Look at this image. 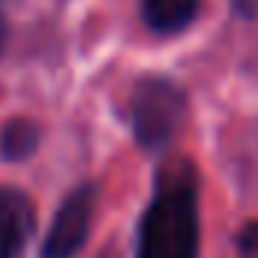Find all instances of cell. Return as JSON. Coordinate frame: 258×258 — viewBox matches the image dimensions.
Here are the masks:
<instances>
[{
    "mask_svg": "<svg viewBox=\"0 0 258 258\" xmlns=\"http://www.w3.org/2000/svg\"><path fill=\"white\" fill-rule=\"evenodd\" d=\"M198 174L189 159H171L156 174L135 258H198Z\"/></svg>",
    "mask_w": 258,
    "mask_h": 258,
    "instance_id": "obj_1",
    "label": "cell"
},
{
    "mask_svg": "<svg viewBox=\"0 0 258 258\" xmlns=\"http://www.w3.org/2000/svg\"><path fill=\"white\" fill-rule=\"evenodd\" d=\"M186 120L183 90L159 75H144L135 81L129 96V123L135 141L144 150H162Z\"/></svg>",
    "mask_w": 258,
    "mask_h": 258,
    "instance_id": "obj_2",
    "label": "cell"
},
{
    "mask_svg": "<svg viewBox=\"0 0 258 258\" xmlns=\"http://www.w3.org/2000/svg\"><path fill=\"white\" fill-rule=\"evenodd\" d=\"M96 204L99 192L93 183H81L63 198V204L57 207L51 228L45 234L42 243V258H75L81 252V246L90 237V225L96 216Z\"/></svg>",
    "mask_w": 258,
    "mask_h": 258,
    "instance_id": "obj_3",
    "label": "cell"
},
{
    "mask_svg": "<svg viewBox=\"0 0 258 258\" xmlns=\"http://www.w3.org/2000/svg\"><path fill=\"white\" fill-rule=\"evenodd\" d=\"M33 225L30 198L12 186H0V258H24Z\"/></svg>",
    "mask_w": 258,
    "mask_h": 258,
    "instance_id": "obj_4",
    "label": "cell"
},
{
    "mask_svg": "<svg viewBox=\"0 0 258 258\" xmlns=\"http://www.w3.org/2000/svg\"><path fill=\"white\" fill-rule=\"evenodd\" d=\"M201 0H144L141 12L150 30L168 36V33H180L183 27L192 24V18L198 15Z\"/></svg>",
    "mask_w": 258,
    "mask_h": 258,
    "instance_id": "obj_5",
    "label": "cell"
},
{
    "mask_svg": "<svg viewBox=\"0 0 258 258\" xmlns=\"http://www.w3.org/2000/svg\"><path fill=\"white\" fill-rule=\"evenodd\" d=\"M39 144V126L30 117H15L0 129V156L6 162L27 159Z\"/></svg>",
    "mask_w": 258,
    "mask_h": 258,
    "instance_id": "obj_6",
    "label": "cell"
},
{
    "mask_svg": "<svg viewBox=\"0 0 258 258\" xmlns=\"http://www.w3.org/2000/svg\"><path fill=\"white\" fill-rule=\"evenodd\" d=\"M237 252H240V258H258V219L255 222H246V225L240 228Z\"/></svg>",
    "mask_w": 258,
    "mask_h": 258,
    "instance_id": "obj_7",
    "label": "cell"
},
{
    "mask_svg": "<svg viewBox=\"0 0 258 258\" xmlns=\"http://www.w3.org/2000/svg\"><path fill=\"white\" fill-rule=\"evenodd\" d=\"M3 42H6V27H3V18H0V48H3Z\"/></svg>",
    "mask_w": 258,
    "mask_h": 258,
    "instance_id": "obj_8",
    "label": "cell"
},
{
    "mask_svg": "<svg viewBox=\"0 0 258 258\" xmlns=\"http://www.w3.org/2000/svg\"><path fill=\"white\" fill-rule=\"evenodd\" d=\"M102 258H105V255H102Z\"/></svg>",
    "mask_w": 258,
    "mask_h": 258,
    "instance_id": "obj_9",
    "label": "cell"
}]
</instances>
